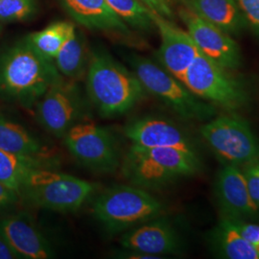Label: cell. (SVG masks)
Segmentation results:
<instances>
[{
    "mask_svg": "<svg viewBox=\"0 0 259 259\" xmlns=\"http://www.w3.org/2000/svg\"><path fill=\"white\" fill-rule=\"evenodd\" d=\"M63 76L53 61L40 55L26 37L0 53V100L32 111Z\"/></svg>",
    "mask_w": 259,
    "mask_h": 259,
    "instance_id": "6da1fadb",
    "label": "cell"
},
{
    "mask_svg": "<svg viewBox=\"0 0 259 259\" xmlns=\"http://www.w3.org/2000/svg\"><path fill=\"white\" fill-rule=\"evenodd\" d=\"M90 101L105 118H114L131 111L144 99L146 91L134 71H130L107 51L91 54L87 71Z\"/></svg>",
    "mask_w": 259,
    "mask_h": 259,
    "instance_id": "7a4b0ae2",
    "label": "cell"
},
{
    "mask_svg": "<svg viewBox=\"0 0 259 259\" xmlns=\"http://www.w3.org/2000/svg\"><path fill=\"white\" fill-rule=\"evenodd\" d=\"M199 155L174 148H145L132 144L122 162V173L131 185L159 189L180 178L201 171Z\"/></svg>",
    "mask_w": 259,
    "mask_h": 259,
    "instance_id": "3957f363",
    "label": "cell"
},
{
    "mask_svg": "<svg viewBox=\"0 0 259 259\" xmlns=\"http://www.w3.org/2000/svg\"><path fill=\"white\" fill-rule=\"evenodd\" d=\"M161 204L147 190L135 185H115L104 191L93 203L95 219L111 234L128 232L161 216Z\"/></svg>",
    "mask_w": 259,
    "mask_h": 259,
    "instance_id": "277c9868",
    "label": "cell"
},
{
    "mask_svg": "<svg viewBox=\"0 0 259 259\" xmlns=\"http://www.w3.org/2000/svg\"><path fill=\"white\" fill-rule=\"evenodd\" d=\"M128 61L146 93L164 103L181 118L203 122L215 117L213 105L196 96L163 67L136 54L129 56Z\"/></svg>",
    "mask_w": 259,
    "mask_h": 259,
    "instance_id": "5b68a950",
    "label": "cell"
},
{
    "mask_svg": "<svg viewBox=\"0 0 259 259\" xmlns=\"http://www.w3.org/2000/svg\"><path fill=\"white\" fill-rule=\"evenodd\" d=\"M97 185L77 177L39 168L29 177L20 192L25 204L56 212H74L94 194Z\"/></svg>",
    "mask_w": 259,
    "mask_h": 259,
    "instance_id": "8992f818",
    "label": "cell"
},
{
    "mask_svg": "<svg viewBox=\"0 0 259 259\" xmlns=\"http://www.w3.org/2000/svg\"><path fill=\"white\" fill-rule=\"evenodd\" d=\"M227 70L200 52L185 71L182 83L199 98L233 112L248 105L249 95Z\"/></svg>",
    "mask_w": 259,
    "mask_h": 259,
    "instance_id": "52a82bcc",
    "label": "cell"
},
{
    "mask_svg": "<svg viewBox=\"0 0 259 259\" xmlns=\"http://www.w3.org/2000/svg\"><path fill=\"white\" fill-rule=\"evenodd\" d=\"M201 135L226 163L243 166L259 158V140L247 120L236 114L213 117Z\"/></svg>",
    "mask_w": 259,
    "mask_h": 259,
    "instance_id": "ba28073f",
    "label": "cell"
},
{
    "mask_svg": "<svg viewBox=\"0 0 259 259\" xmlns=\"http://www.w3.org/2000/svg\"><path fill=\"white\" fill-rule=\"evenodd\" d=\"M35 111L37 121L49 134L64 139L73 126L85 120L90 108L75 81L62 77L39 99Z\"/></svg>",
    "mask_w": 259,
    "mask_h": 259,
    "instance_id": "9c48e42d",
    "label": "cell"
},
{
    "mask_svg": "<svg viewBox=\"0 0 259 259\" xmlns=\"http://www.w3.org/2000/svg\"><path fill=\"white\" fill-rule=\"evenodd\" d=\"M63 139L71 156L91 170L106 174L119 166L117 141L105 127L83 120L69 130Z\"/></svg>",
    "mask_w": 259,
    "mask_h": 259,
    "instance_id": "30bf717a",
    "label": "cell"
},
{
    "mask_svg": "<svg viewBox=\"0 0 259 259\" xmlns=\"http://www.w3.org/2000/svg\"><path fill=\"white\" fill-rule=\"evenodd\" d=\"M179 15L188 34L204 56L226 69H236L240 66V49L229 34L187 7L180 10Z\"/></svg>",
    "mask_w": 259,
    "mask_h": 259,
    "instance_id": "8fae6325",
    "label": "cell"
},
{
    "mask_svg": "<svg viewBox=\"0 0 259 259\" xmlns=\"http://www.w3.org/2000/svg\"><path fill=\"white\" fill-rule=\"evenodd\" d=\"M132 144L145 148H174L199 155L198 144L174 121L144 116L131 121L124 129ZM200 156V155H199Z\"/></svg>",
    "mask_w": 259,
    "mask_h": 259,
    "instance_id": "7c38bea8",
    "label": "cell"
},
{
    "mask_svg": "<svg viewBox=\"0 0 259 259\" xmlns=\"http://www.w3.org/2000/svg\"><path fill=\"white\" fill-rule=\"evenodd\" d=\"M0 235L20 259L53 258L55 251L27 213L0 216Z\"/></svg>",
    "mask_w": 259,
    "mask_h": 259,
    "instance_id": "4fadbf2b",
    "label": "cell"
},
{
    "mask_svg": "<svg viewBox=\"0 0 259 259\" xmlns=\"http://www.w3.org/2000/svg\"><path fill=\"white\" fill-rule=\"evenodd\" d=\"M152 18L161 38L158 60L165 70L182 82L188 66L201 51L188 32L153 12Z\"/></svg>",
    "mask_w": 259,
    "mask_h": 259,
    "instance_id": "5bb4252c",
    "label": "cell"
},
{
    "mask_svg": "<svg viewBox=\"0 0 259 259\" xmlns=\"http://www.w3.org/2000/svg\"><path fill=\"white\" fill-rule=\"evenodd\" d=\"M215 196L223 217L246 222L257 219L258 207L250 198L240 167L224 164L216 179Z\"/></svg>",
    "mask_w": 259,
    "mask_h": 259,
    "instance_id": "9a60e30c",
    "label": "cell"
},
{
    "mask_svg": "<svg viewBox=\"0 0 259 259\" xmlns=\"http://www.w3.org/2000/svg\"><path fill=\"white\" fill-rule=\"evenodd\" d=\"M125 250H135L160 258L183 250V242L173 225L160 216L125 232L120 238Z\"/></svg>",
    "mask_w": 259,
    "mask_h": 259,
    "instance_id": "2e32d148",
    "label": "cell"
},
{
    "mask_svg": "<svg viewBox=\"0 0 259 259\" xmlns=\"http://www.w3.org/2000/svg\"><path fill=\"white\" fill-rule=\"evenodd\" d=\"M69 16L83 27L130 35L129 26L113 12L107 0H60Z\"/></svg>",
    "mask_w": 259,
    "mask_h": 259,
    "instance_id": "e0dca14e",
    "label": "cell"
},
{
    "mask_svg": "<svg viewBox=\"0 0 259 259\" xmlns=\"http://www.w3.org/2000/svg\"><path fill=\"white\" fill-rule=\"evenodd\" d=\"M186 7L229 35H237L246 27L235 0H185Z\"/></svg>",
    "mask_w": 259,
    "mask_h": 259,
    "instance_id": "ac0fdd59",
    "label": "cell"
},
{
    "mask_svg": "<svg viewBox=\"0 0 259 259\" xmlns=\"http://www.w3.org/2000/svg\"><path fill=\"white\" fill-rule=\"evenodd\" d=\"M0 150L11 154L55 160L39 139L18 123L0 115Z\"/></svg>",
    "mask_w": 259,
    "mask_h": 259,
    "instance_id": "d6986e66",
    "label": "cell"
},
{
    "mask_svg": "<svg viewBox=\"0 0 259 259\" xmlns=\"http://www.w3.org/2000/svg\"><path fill=\"white\" fill-rule=\"evenodd\" d=\"M210 242L214 251L223 258L259 259L254 246L246 240L229 218L222 217L213 229Z\"/></svg>",
    "mask_w": 259,
    "mask_h": 259,
    "instance_id": "ffe728a7",
    "label": "cell"
},
{
    "mask_svg": "<svg viewBox=\"0 0 259 259\" xmlns=\"http://www.w3.org/2000/svg\"><path fill=\"white\" fill-rule=\"evenodd\" d=\"M91 55L87 40L81 30L75 28L74 32L66 39L54 59V64L63 77L67 80L78 81L88 71Z\"/></svg>",
    "mask_w": 259,
    "mask_h": 259,
    "instance_id": "44dd1931",
    "label": "cell"
},
{
    "mask_svg": "<svg viewBox=\"0 0 259 259\" xmlns=\"http://www.w3.org/2000/svg\"><path fill=\"white\" fill-rule=\"evenodd\" d=\"M56 165V160L19 156L0 150V182L20 195L29 177L35 170L55 168Z\"/></svg>",
    "mask_w": 259,
    "mask_h": 259,
    "instance_id": "7402d4cb",
    "label": "cell"
},
{
    "mask_svg": "<svg viewBox=\"0 0 259 259\" xmlns=\"http://www.w3.org/2000/svg\"><path fill=\"white\" fill-rule=\"evenodd\" d=\"M75 25L66 21H59L47 28L28 35L26 38L40 55L54 61L66 39L74 32Z\"/></svg>",
    "mask_w": 259,
    "mask_h": 259,
    "instance_id": "603a6c76",
    "label": "cell"
},
{
    "mask_svg": "<svg viewBox=\"0 0 259 259\" xmlns=\"http://www.w3.org/2000/svg\"><path fill=\"white\" fill-rule=\"evenodd\" d=\"M113 12L130 27L149 31L155 26L152 11L140 0H107Z\"/></svg>",
    "mask_w": 259,
    "mask_h": 259,
    "instance_id": "cb8c5ba5",
    "label": "cell"
},
{
    "mask_svg": "<svg viewBox=\"0 0 259 259\" xmlns=\"http://www.w3.org/2000/svg\"><path fill=\"white\" fill-rule=\"evenodd\" d=\"M37 11V0H0V23L27 20Z\"/></svg>",
    "mask_w": 259,
    "mask_h": 259,
    "instance_id": "d4e9b609",
    "label": "cell"
},
{
    "mask_svg": "<svg viewBox=\"0 0 259 259\" xmlns=\"http://www.w3.org/2000/svg\"><path fill=\"white\" fill-rule=\"evenodd\" d=\"M241 170L245 178L250 198L259 209V158L243 165Z\"/></svg>",
    "mask_w": 259,
    "mask_h": 259,
    "instance_id": "484cf974",
    "label": "cell"
},
{
    "mask_svg": "<svg viewBox=\"0 0 259 259\" xmlns=\"http://www.w3.org/2000/svg\"><path fill=\"white\" fill-rule=\"evenodd\" d=\"M247 23L259 35V0H235Z\"/></svg>",
    "mask_w": 259,
    "mask_h": 259,
    "instance_id": "4316f807",
    "label": "cell"
},
{
    "mask_svg": "<svg viewBox=\"0 0 259 259\" xmlns=\"http://www.w3.org/2000/svg\"><path fill=\"white\" fill-rule=\"evenodd\" d=\"M21 202L19 195L0 182V216L8 214Z\"/></svg>",
    "mask_w": 259,
    "mask_h": 259,
    "instance_id": "83f0119b",
    "label": "cell"
},
{
    "mask_svg": "<svg viewBox=\"0 0 259 259\" xmlns=\"http://www.w3.org/2000/svg\"><path fill=\"white\" fill-rule=\"evenodd\" d=\"M148 9L167 19H173L172 6L178 0H140Z\"/></svg>",
    "mask_w": 259,
    "mask_h": 259,
    "instance_id": "f1b7e54d",
    "label": "cell"
},
{
    "mask_svg": "<svg viewBox=\"0 0 259 259\" xmlns=\"http://www.w3.org/2000/svg\"><path fill=\"white\" fill-rule=\"evenodd\" d=\"M231 220V219H230ZM238 228L242 236L256 248L259 247V225L240 220H232Z\"/></svg>",
    "mask_w": 259,
    "mask_h": 259,
    "instance_id": "f546056e",
    "label": "cell"
},
{
    "mask_svg": "<svg viewBox=\"0 0 259 259\" xmlns=\"http://www.w3.org/2000/svg\"><path fill=\"white\" fill-rule=\"evenodd\" d=\"M15 252L11 250L8 244L0 235V259H17Z\"/></svg>",
    "mask_w": 259,
    "mask_h": 259,
    "instance_id": "4dcf8cb0",
    "label": "cell"
},
{
    "mask_svg": "<svg viewBox=\"0 0 259 259\" xmlns=\"http://www.w3.org/2000/svg\"><path fill=\"white\" fill-rule=\"evenodd\" d=\"M1 33H2V25L0 23V36H1Z\"/></svg>",
    "mask_w": 259,
    "mask_h": 259,
    "instance_id": "1f68e13d",
    "label": "cell"
},
{
    "mask_svg": "<svg viewBox=\"0 0 259 259\" xmlns=\"http://www.w3.org/2000/svg\"><path fill=\"white\" fill-rule=\"evenodd\" d=\"M256 250H257V251H258V253H259V247H258V248H256Z\"/></svg>",
    "mask_w": 259,
    "mask_h": 259,
    "instance_id": "d6a6232c",
    "label": "cell"
}]
</instances>
